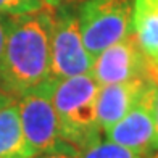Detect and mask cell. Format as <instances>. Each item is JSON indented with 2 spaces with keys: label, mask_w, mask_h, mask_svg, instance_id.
Wrapping results in <instances>:
<instances>
[{
  "label": "cell",
  "mask_w": 158,
  "mask_h": 158,
  "mask_svg": "<svg viewBox=\"0 0 158 158\" xmlns=\"http://www.w3.org/2000/svg\"><path fill=\"white\" fill-rule=\"evenodd\" d=\"M155 68V64L143 55L134 35L129 34L126 39L113 44L95 56L90 74L98 85H108L147 77Z\"/></svg>",
  "instance_id": "8992f818"
},
{
  "label": "cell",
  "mask_w": 158,
  "mask_h": 158,
  "mask_svg": "<svg viewBox=\"0 0 158 158\" xmlns=\"http://www.w3.org/2000/svg\"><path fill=\"white\" fill-rule=\"evenodd\" d=\"M55 6L8 16L2 90L16 98L50 79V40Z\"/></svg>",
  "instance_id": "6da1fadb"
},
{
  "label": "cell",
  "mask_w": 158,
  "mask_h": 158,
  "mask_svg": "<svg viewBox=\"0 0 158 158\" xmlns=\"http://www.w3.org/2000/svg\"><path fill=\"white\" fill-rule=\"evenodd\" d=\"M155 66H156V68H158V64H155Z\"/></svg>",
  "instance_id": "d6986e66"
},
{
  "label": "cell",
  "mask_w": 158,
  "mask_h": 158,
  "mask_svg": "<svg viewBox=\"0 0 158 158\" xmlns=\"http://www.w3.org/2000/svg\"><path fill=\"white\" fill-rule=\"evenodd\" d=\"M134 0H82L77 3L79 31L92 58L132 32Z\"/></svg>",
  "instance_id": "3957f363"
},
{
  "label": "cell",
  "mask_w": 158,
  "mask_h": 158,
  "mask_svg": "<svg viewBox=\"0 0 158 158\" xmlns=\"http://www.w3.org/2000/svg\"><path fill=\"white\" fill-rule=\"evenodd\" d=\"M37 158H79V153H77V150L73 145H69L68 142L60 140L53 148H50L48 152L42 153Z\"/></svg>",
  "instance_id": "4fadbf2b"
},
{
  "label": "cell",
  "mask_w": 158,
  "mask_h": 158,
  "mask_svg": "<svg viewBox=\"0 0 158 158\" xmlns=\"http://www.w3.org/2000/svg\"><path fill=\"white\" fill-rule=\"evenodd\" d=\"M94 58L84 47L77 21V5L66 2L55 6L50 40V77L64 79L90 73Z\"/></svg>",
  "instance_id": "277c9868"
},
{
  "label": "cell",
  "mask_w": 158,
  "mask_h": 158,
  "mask_svg": "<svg viewBox=\"0 0 158 158\" xmlns=\"http://www.w3.org/2000/svg\"><path fill=\"white\" fill-rule=\"evenodd\" d=\"M52 89L53 79L50 77L18 97L21 127L32 158L48 152L61 140L60 121L52 102Z\"/></svg>",
  "instance_id": "5b68a950"
},
{
  "label": "cell",
  "mask_w": 158,
  "mask_h": 158,
  "mask_svg": "<svg viewBox=\"0 0 158 158\" xmlns=\"http://www.w3.org/2000/svg\"><path fill=\"white\" fill-rule=\"evenodd\" d=\"M153 87H155V79L148 85V89L142 94L139 102L131 108V111L105 132L108 140L131 148L135 153L142 155L143 158L155 150L153 148L155 123H153V108H152Z\"/></svg>",
  "instance_id": "52a82bcc"
},
{
  "label": "cell",
  "mask_w": 158,
  "mask_h": 158,
  "mask_svg": "<svg viewBox=\"0 0 158 158\" xmlns=\"http://www.w3.org/2000/svg\"><path fill=\"white\" fill-rule=\"evenodd\" d=\"M0 158H32L21 127L18 98L0 106Z\"/></svg>",
  "instance_id": "30bf717a"
},
{
  "label": "cell",
  "mask_w": 158,
  "mask_h": 158,
  "mask_svg": "<svg viewBox=\"0 0 158 158\" xmlns=\"http://www.w3.org/2000/svg\"><path fill=\"white\" fill-rule=\"evenodd\" d=\"M79 158H143L142 155L135 153L134 150L123 147L119 143H114L111 140H102L95 142L94 145L81 150Z\"/></svg>",
  "instance_id": "8fae6325"
},
{
  "label": "cell",
  "mask_w": 158,
  "mask_h": 158,
  "mask_svg": "<svg viewBox=\"0 0 158 158\" xmlns=\"http://www.w3.org/2000/svg\"><path fill=\"white\" fill-rule=\"evenodd\" d=\"M45 0H0V15L19 16L44 8Z\"/></svg>",
  "instance_id": "7c38bea8"
},
{
  "label": "cell",
  "mask_w": 158,
  "mask_h": 158,
  "mask_svg": "<svg viewBox=\"0 0 158 158\" xmlns=\"http://www.w3.org/2000/svg\"><path fill=\"white\" fill-rule=\"evenodd\" d=\"M156 71L158 68H155L150 76L134 79L129 82L100 85L97 95V123L103 134L131 111L142 94L153 82Z\"/></svg>",
  "instance_id": "ba28073f"
},
{
  "label": "cell",
  "mask_w": 158,
  "mask_h": 158,
  "mask_svg": "<svg viewBox=\"0 0 158 158\" xmlns=\"http://www.w3.org/2000/svg\"><path fill=\"white\" fill-rule=\"evenodd\" d=\"M6 32H8V16L0 15V90H2V79H3V58H5Z\"/></svg>",
  "instance_id": "5bb4252c"
},
{
  "label": "cell",
  "mask_w": 158,
  "mask_h": 158,
  "mask_svg": "<svg viewBox=\"0 0 158 158\" xmlns=\"http://www.w3.org/2000/svg\"><path fill=\"white\" fill-rule=\"evenodd\" d=\"M143 55L158 64V0L132 2V32Z\"/></svg>",
  "instance_id": "9c48e42d"
},
{
  "label": "cell",
  "mask_w": 158,
  "mask_h": 158,
  "mask_svg": "<svg viewBox=\"0 0 158 158\" xmlns=\"http://www.w3.org/2000/svg\"><path fill=\"white\" fill-rule=\"evenodd\" d=\"M13 98H16V97L8 94V92H5V90H0V106L5 105V103H8L10 100H13Z\"/></svg>",
  "instance_id": "2e32d148"
},
{
  "label": "cell",
  "mask_w": 158,
  "mask_h": 158,
  "mask_svg": "<svg viewBox=\"0 0 158 158\" xmlns=\"http://www.w3.org/2000/svg\"><path fill=\"white\" fill-rule=\"evenodd\" d=\"M152 108H153V123H155V142H153V148L158 150V73H156V77H155Z\"/></svg>",
  "instance_id": "9a60e30c"
},
{
  "label": "cell",
  "mask_w": 158,
  "mask_h": 158,
  "mask_svg": "<svg viewBox=\"0 0 158 158\" xmlns=\"http://www.w3.org/2000/svg\"><path fill=\"white\" fill-rule=\"evenodd\" d=\"M66 2H71V0H45V3L50 6H58V5L66 3Z\"/></svg>",
  "instance_id": "e0dca14e"
},
{
  "label": "cell",
  "mask_w": 158,
  "mask_h": 158,
  "mask_svg": "<svg viewBox=\"0 0 158 158\" xmlns=\"http://www.w3.org/2000/svg\"><path fill=\"white\" fill-rule=\"evenodd\" d=\"M148 158H158V150H156V152H155L152 156H148Z\"/></svg>",
  "instance_id": "ac0fdd59"
},
{
  "label": "cell",
  "mask_w": 158,
  "mask_h": 158,
  "mask_svg": "<svg viewBox=\"0 0 158 158\" xmlns=\"http://www.w3.org/2000/svg\"><path fill=\"white\" fill-rule=\"evenodd\" d=\"M100 85L90 73L53 79L52 102L60 121L61 140L77 152L100 140L97 123V95Z\"/></svg>",
  "instance_id": "7a4b0ae2"
}]
</instances>
